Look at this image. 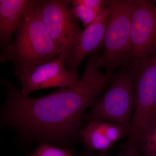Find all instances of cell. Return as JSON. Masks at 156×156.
<instances>
[{
  "label": "cell",
  "mask_w": 156,
  "mask_h": 156,
  "mask_svg": "<svg viewBox=\"0 0 156 156\" xmlns=\"http://www.w3.org/2000/svg\"><path fill=\"white\" fill-rule=\"evenodd\" d=\"M98 55L91 54L76 88H62L33 98L8 81V97L2 109V123L29 139L66 146L80 136L86 109L106 88L110 77L98 67Z\"/></svg>",
  "instance_id": "6da1fadb"
},
{
  "label": "cell",
  "mask_w": 156,
  "mask_h": 156,
  "mask_svg": "<svg viewBox=\"0 0 156 156\" xmlns=\"http://www.w3.org/2000/svg\"><path fill=\"white\" fill-rule=\"evenodd\" d=\"M14 36V40L3 48L0 58L1 62H12L14 71L27 70L53 61L62 53L48 34L34 6Z\"/></svg>",
  "instance_id": "7a4b0ae2"
},
{
  "label": "cell",
  "mask_w": 156,
  "mask_h": 156,
  "mask_svg": "<svg viewBox=\"0 0 156 156\" xmlns=\"http://www.w3.org/2000/svg\"><path fill=\"white\" fill-rule=\"evenodd\" d=\"M133 0H113L108 2L110 16L107 27L102 54L98 57V67L106 69L111 77L113 71L130 62L131 18Z\"/></svg>",
  "instance_id": "3957f363"
},
{
  "label": "cell",
  "mask_w": 156,
  "mask_h": 156,
  "mask_svg": "<svg viewBox=\"0 0 156 156\" xmlns=\"http://www.w3.org/2000/svg\"><path fill=\"white\" fill-rule=\"evenodd\" d=\"M133 69L117 75L103 95L94 101L90 112L84 115L89 122H111L130 132L134 107Z\"/></svg>",
  "instance_id": "277c9868"
},
{
  "label": "cell",
  "mask_w": 156,
  "mask_h": 156,
  "mask_svg": "<svg viewBox=\"0 0 156 156\" xmlns=\"http://www.w3.org/2000/svg\"><path fill=\"white\" fill-rule=\"evenodd\" d=\"M134 107L128 147L138 148L142 130L156 121V53L135 70Z\"/></svg>",
  "instance_id": "5b68a950"
},
{
  "label": "cell",
  "mask_w": 156,
  "mask_h": 156,
  "mask_svg": "<svg viewBox=\"0 0 156 156\" xmlns=\"http://www.w3.org/2000/svg\"><path fill=\"white\" fill-rule=\"evenodd\" d=\"M34 8L54 44L69 56L82 31L69 0H35Z\"/></svg>",
  "instance_id": "8992f818"
},
{
  "label": "cell",
  "mask_w": 156,
  "mask_h": 156,
  "mask_svg": "<svg viewBox=\"0 0 156 156\" xmlns=\"http://www.w3.org/2000/svg\"><path fill=\"white\" fill-rule=\"evenodd\" d=\"M131 45L130 62L134 71L156 53V6L153 1H134Z\"/></svg>",
  "instance_id": "52a82bcc"
},
{
  "label": "cell",
  "mask_w": 156,
  "mask_h": 156,
  "mask_svg": "<svg viewBox=\"0 0 156 156\" xmlns=\"http://www.w3.org/2000/svg\"><path fill=\"white\" fill-rule=\"evenodd\" d=\"M68 56L62 53L58 58L31 69L14 71L21 83V90L29 95L36 90L51 87L76 88L83 83L81 79L77 80L66 66Z\"/></svg>",
  "instance_id": "ba28073f"
},
{
  "label": "cell",
  "mask_w": 156,
  "mask_h": 156,
  "mask_svg": "<svg viewBox=\"0 0 156 156\" xmlns=\"http://www.w3.org/2000/svg\"><path fill=\"white\" fill-rule=\"evenodd\" d=\"M108 4V2L106 7L101 11L95 21L79 34L67 57L66 66L77 80H80L78 67L84 58L103 46L105 35L109 19Z\"/></svg>",
  "instance_id": "9c48e42d"
},
{
  "label": "cell",
  "mask_w": 156,
  "mask_h": 156,
  "mask_svg": "<svg viewBox=\"0 0 156 156\" xmlns=\"http://www.w3.org/2000/svg\"><path fill=\"white\" fill-rule=\"evenodd\" d=\"M35 2V0H0V43L3 48L11 43Z\"/></svg>",
  "instance_id": "30bf717a"
},
{
  "label": "cell",
  "mask_w": 156,
  "mask_h": 156,
  "mask_svg": "<svg viewBox=\"0 0 156 156\" xmlns=\"http://www.w3.org/2000/svg\"><path fill=\"white\" fill-rule=\"evenodd\" d=\"M80 136L85 145L92 151L106 153L113 145L104 133L100 121L89 122L81 130Z\"/></svg>",
  "instance_id": "8fae6325"
},
{
  "label": "cell",
  "mask_w": 156,
  "mask_h": 156,
  "mask_svg": "<svg viewBox=\"0 0 156 156\" xmlns=\"http://www.w3.org/2000/svg\"><path fill=\"white\" fill-rule=\"evenodd\" d=\"M138 148L141 156H156V121L142 130L139 136Z\"/></svg>",
  "instance_id": "7c38bea8"
},
{
  "label": "cell",
  "mask_w": 156,
  "mask_h": 156,
  "mask_svg": "<svg viewBox=\"0 0 156 156\" xmlns=\"http://www.w3.org/2000/svg\"><path fill=\"white\" fill-rule=\"evenodd\" d=\"M70 2L75 15L81 20L85 28L95 21L101 11L87 5L77 3L75 0H72Z\"/></svg>",
  "instance_id": "4fadbf2b"
},
{
  "label": "cell",
  "mask_w": 156,
  "mask_h": 156,
  "mask_svg": "<svg viewBox=\"0 0 156 156\" xmlns=\"http://www.w3.org/2000/svg\"><path fill=\"white\" fill-rule=\"evenodd\" d=\"M74 151L67 148L58 147L45 142L40 144L27 156H74Z\"/></svg>",
  "instance_id": "5bb4252c"
},
{
  "label": "cell",
  "mask_w": 156,
  "mask_h": 156,
  "mask_svg": "<svg viewBox=\"0 0 156 156\" xmlns=\"http://www.w3.org/2000/svg\"><path fill=\"white\" fill-rule=\"evenodd\" d=\"M100 122L104 133L107 139L113 144L126 134H129L128 130L119 124L108 122Z\"/></svg>",
  "instance_id": "9a60e30c"
},
{
  "label": "cell",
  "mask_w": 156,
  "mask_h": 156,
  "mask_svg": "<svg viewBox=\"0 0 156 156\" xmlns=\"http://www.w3.org/2000/svg\"><path fill=\"white\" fill-rule=\"evenodd\" d=\"M87 156H110L106 154V153H93L91 154H90L88 155ZM122 156H141L140 154L137 153L133 152L127 150H125L124 152V154Z\"/></svg>",
  "instance_id": "2e32d148"
},
{
  "label": "cell",
  "mask_w": 156,
  "mask_h": 156,
  "mask_svg": "<svg viewBox=\"0 0 156 156\" xmlns=\"http://www.w3.org/2000/svg\"><path fill=\"white\" fill-rule=\"evenodd\" d=\"M155 5L156 6V0H155V1H153Z\"/></svg>",
  "instance_id": "e0dca14e"
}]
</instances>
